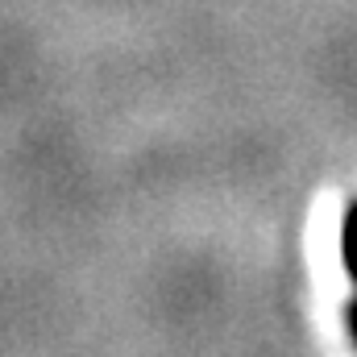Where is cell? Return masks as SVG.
<instances>
[{
    "instance_id": "6da1fadb",
    "label": "cell",
    "mask_w": 357,
    "mask_h": 357,
    "mask_svg": "<svg viewBox=\"0 0 357 357\" xmlns=\"http://www.w3.org/2000/svg\"><path fill=\"white\" fill-rule=\"evenodd\" d=\"M341 266L349 270V278L357 282V199L345 208V220H341ZM345 324H349V337L357 345V295L345 312Z\"/></svg>"
}]
</instances>
